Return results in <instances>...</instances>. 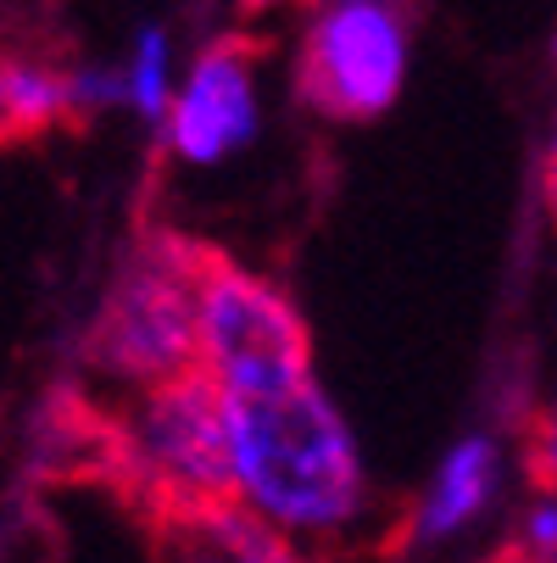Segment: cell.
<instances>
[{
    "mask_svg": "<svg viewBox=\"0 0 557 563\" xmlns=\"http://www.w3.org/2000/svg\"><path fill=\"white\" fill-rule=\"evenodd\" d=\"M129 101L145 112V118H156L168 107V45H163V34H140V51H134V73H129Z\"/></svg>",
    "mask_w": 557,
    "mask_h": 563,
    "instance_id": "cell-11",
    "label": "cell"
},
{
    "mask_svg": "<svg viewBox=\"0 0 557 563\" xmlns=\"http://www.w3.org/2000/svg\"><path fill=\"white\" fill-rule=\"evenodd\" d=\"M118 430H123V479L112 497L134 519L151 508L241 503L229 390L207 374V363L174 379L140 385L134 408L118 413Z\"/></svg>",
    "mask_w": 557,
    "mask_h": 563,
    "instance_id": "cell-3",
    "label": "cell"
},
{
    "mask_svg": "<svg viewBox=\"0 0 557 563\" xmlns=\"http://www.w3.org/2000/svg\"><path fill=\"white\" fill-rule=\"evenodd\" d=\"M491 479H497V446L491 441H463L441 479H435V497L424 503V536H446L463 519H474L491 497Z\"/></svg>",
    "mask_w": 557,
    "mask_h": 563,
    "instance_id": "cell-9",
    "label": "cell"
},
{
    "mask_svg": "<svg viewBox=\"0 0 557 563\" xmlns=\"http://www.w3.org/2000/svg\"><path fill=\"white\" fill-rule=\"evenodd\" d=\"M268 56L263 34L212 40L168 112V140L185 163H223L257 129V62Z\"/></svg>",
    "mask_w": 557,
    "mask_h": 563,
    "instance_id": "cell-6",
    "label": "cell"
},
{
    "mask_svg": "<svg viewBox=\"0 0 557 563\" xmlns=\"http://www.w3.org/2000/svg\"><path fill=\"white\" fill-rule=\"evenodd\" d=\"M229 430L241 497L285 536L335 530L363 514L357 441L312 374L274 390L229 396Z\"/></svg>",
    "mask_w": 557,
    "mask_h": 563,
    "instance_id": "cell-1",
    "label": "cell"
},
{
    "mask_svg": "<svg viewBox=\"0 0 557 563\" xmlns=\"http://www.w3.org/2000/svg\"><path fill=\"white\" fill-rule=\"evenodd\" d=\"M73 112H90L85 96H78V67L29 51H0V145L40 140Z\"/></svg>",
    "mask_w": 557,
    "mask_h": 563,
    "instance_id": "cell-8",
    "label": "cell"
},
{
    "mask_svg": "<svg viewBox=\"0 0 557 563\" xmlns=\"http://www.w3.org/2000/svg\"><path fill=\"white\" fill-rule=\"evenodd\" d=\"M140 530L151 563H301L290 536L246 497L212 508H151L140 514Z\"/></svg>",
    "mask_w": 557,
    "mask_h": 563,
    "instance_id": "cell-7",
    "label": "cell"
},
{
    "mask_svg": "<svg viewBox=\"0 0 557 563\" xmlns=\"http://www.w3.org/2000/svg\"><path fill=\"white\" fill-rule=\"evenodd\" d=\"M519 541L530 547L535 563H557V497H541L519 530Z\"/></svg>",
    "mask_w": 557,
    "mask_h": 563,
    "instance_id": "cell-12",
    "label": "cell"
},
{
    "mask_svg": "<svg viewBox=\"0 0 557 563\" xmlns=\"http://www.w3.org/2000/svg\"><path fill=\"white\" fill-rule=\"evenodd\" d=\"M541 201H546V223H552V234H557V140H552L546 163H541Z\"/></svg>",
    "mask_w": 557,
    "mask_h": 563,
    "instance_id": "cell-13",
    "label": "cell"
},
{
    "mask_svg": "<svg viewBox=\"0 0 557 563\" xmlns=\"http://www.w3.org/2000/svg\"><path fill=\"white\" fill-rule=\"evenodd\" d=\"M218 246L179 229L140 234L96 324L85 357L129 385H156L201 363V290Z\"/></svg>",
    "mask_w": 557,
    "mask_h": 563,
    "instance_id": "cell-2",
    "label": "cell"
},
{
    "mask_svg": "<svg viewBox=\"0 0 557 563\" xmlns=\"http://www.w3.org/2000/svg\"><path fill=\"white\" fill-rule=\"evenodd\" d=\"M408 12L402 0H324L307 23L296 96L335 123H368L402 96Z\"/></svg>",
    "mask_w": 557,
    "mask_h": 563,
    "instance_id": "cell-4",
    "label": "cell"
},
{
    "mask_svg": "<svg viewBox=\"0 0 557 563\" xmlns=\"http://www.w3.org/2000/svg\"><path fill=\"white\" fill-rule=\"evenodd\" d=\"M480 563H535V558H530V547L513 536V541H502V547H497L491 558H480Z\"/></svg>",
    "mask_w": 557,
    "mask_h": 563,
    "instance_id": "cell-14",
    "label": "cell"
},
{
    "mask_svg": "<svg viewBox=\"0 0 557 563\" xmlns=\"http://www.w3.org/2000/svg\"><path fill=\"white\" fill-rule=\"evenodd\" d=\"M201 363L229 396L307 379L312 374L307 318L263 274H246L241 263L218 252L201 290Z\"/></svg>",
    "mask_w": 557,
    "mask_h": 563,
    "instance_id": "cell-5",
    "label": "cell"
},
{
    "mask_svg": "<svg viewBox=\"0 0 557 563\" xmlns=\"http://www.w3.org/2000/svg\"><path fill=\"white\" fill-rule=\"evenodd\" d=\"M524 479L541 497H557V401H546L541 413H530L524 424Z\"/></svg>",
    "mask_w": 557,
    "mask_h": 563,
    "instance_id": "cell-10",
    "label": "cell"
}]
</instances>
